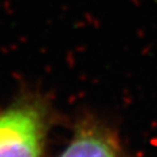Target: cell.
I'll use <instances>...</instances> for the list:
<instances>
[{
	"instance_id": "6da1fadb",
	"label": "cell",
	"mask_w": 157,
	"mask_h": 157,
	"mask_svg": "<svg viewBox=\"0 0 157 157\" xmlns=\"http://www.w3.org/2000/svg\"><path fill=\"white\" fill-rule=\"evenodd\" d=\"M51 113L38 97H24L0 110V157H44Z\"/></svg>"
},
{
	"instance_id": "7a4b0ae2",
	"label": "cell",
	"mask_w": 157,
	"mask_h": 157,
	"mask_svg": "<svg viewBox=\"0 0 157 157\" xmlns=\"http://www.w3.org/2000/svg\"><path fill=\"white\" fill-rule=\"evenodd\" d=\"M58 157H130L120 137L94 116H84Z\"/></svg>"
}]
</instances>
